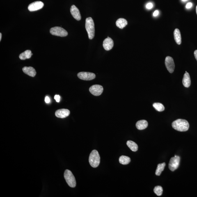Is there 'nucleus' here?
I'll return each mask as SVG.
<instances>
[{
  "instance_id": "obj_1",
  "label": "nucleus",
  "mask_w": 197,
  "mask_h": 197,
  "mask_svg": "<svg viewBox=\"0 0 197 197\" xmlns=\"http://www.w3.org/2000/svg\"><path fill=\"white\" fill-rule=\"evenodd\" d=\"M172 126L176 130L183 132L187 131L189 129V125L187 120L178 119L173 122Z\"/></svg>"
},
{
  "instance_id": "obj_2",
  "label": "nucleus",
  "mask_w": 197,
  "mask_h": 197,
  "mask_svg": "<svg viewBox=\"0 0 197 197\" xmlns=\"http://www.w3.org/2000/svg\"><path fill=\"white\" fill-rule=\"evenodd\" d=\"M85 27L88 33L89 38L92 40L95 36V29L94 22L91 17L86 18Z\"/></svg>"
},
{
  "instance_id": "obj_3",
  "label": "nucleus",
  "mask_w": 197,
  "mask_h": 197,
  "mask_svg": "<svg viewBox=\"0 0 197 197\" xmlns=\"http://www.w3.org/2000/svg\"><path fill=\"white\" fill-rule=\"evenodd\" d=\"M89 162L91 166L97 168L100 163V156L97 150L92 151L90 153L89 158Z\"/></svg>"
},
{
  "instance_id": "obj_4",
  "label": "nucleus",
  "mask_w": 197,
  "mask_h": 197,
  "mask_svg": "<svg viewBox=\"0 0 197 197\" xmlns=\"http://www.w3.org/2000/svg\"><path fill=\"white\" fill-rule=\"evenodd\" d=\"M64 177L66 181L70 187L74 188L76 187V182L75 177L71 172L68 169L65 170Z\"/></svg>"
},
{
  "instance_id": "obj_5",
  "label": "nucleus",
  "mask_w": 197,
  "mask_h": 197,
  "mask_svg": "<svg viewBox=\"0 0 197 197\" xmlns=\"http://www.w3.org/2000/svg\"><path fill=\"white\" fill-rule=\"evenodd\" d=\"M50 32L51 34L61 37H66L68 34V32L63 28L60 27L51 28Z\"/></svg>"
},
{
  "instance_id": "obj_6",
  "label": "nucleus",
  "mask_w": 197,
  "mask_h": 197,
  "mask_svg": "<svg viewBox=\"0 0 197 197\" xmlns=\"http://www.w3.org/2000/svg\"><path fill=\"white\" fill-rule=\"evenodd\" d=\"M180 156L175 155L170 159L169 168L172 171H174L178 168L180 164Z\"/></svg>"
},
{
  "instance_id": "obj_7",
  "label": "nucleus",
  "mask_w": 197,
  "mask_h": 197,
  "mask_svg": "<svg viewBox=\"0 0 197 197\" xmlns=\"http://www.w3.org/2000/svg\"><path fill=\"white\" fill-rule=\"evenodd\" d=\"M78 77L83 80H91L95 79V74L93 73L89 72H80L77 74Z\"/></svg>"
},
{
  "instance_id": "obj_8",
  "label": "nucleus",
  "mask_w": 197,
  "mask_h": 197,
  "mask_svg": "<svg viewBox=\"0 0 197 197\" xmlns=\"http://www.w3.org/2000/svg\"><path fill=\"white\" fill-rule=\"evenodd\" d=\"M165 65L168 71L172 73L174 71L175 65L173 58L170 56H167L165 60Z\"/></svg>"
},
{
  "instance_id": "obj_9",
  "label": "nucleus",
  "mask_w": 197,
  "mask_h": 197,
  "mask_svg": "<svg viewBox=\"0 0 197 197\" xmlns=\"http://www.w3.org/2000/svg\"><path fill=\"white\" fill-rule=\"evenodd\" d=\"M103 90V88L102 86L99 85H94L90 87L89 91L92 94L95 96H98L102 94Z\"/></svg>"
},
{
  "instance_id": "obj_10",
  "label": "nucleus",
  "mask_w": 197,
  "mask_h": 197,
  "mask_svg": "<svg viewBox=\"0 0 197 197\" xmlns=\"http://www.w3.org/2000/svg\"><path fill=\"white\" fill-rule=\"evenodd\" d=\"M44 6V3L41 1H35L31 3L28 6V10L30 11H35L43 8Z\"/></svg>"
},
{
  "instance_id": "obj_11",
  "label": "nucleus",
  "mask_w": 197,
  "mask_h": 197,
  "mask_svg": "<svg viewBox=\"0 0 197 197\" xmlns=\"http://www.w3.org/2000/svg\"><path fill=\"white\" fill-rule=\"evenodd\" d=\"M70 12L72 16L77 21H80L81 19V16L80 12L78 8L75 5H73L71 7Z\"/></svg>"
},
{
  "instance_id": "obj_12",
  "label": "nucleus",
  "mask_w": 197,
  "mask_h": 197,
  "mask_svg": "<svg viewBox=\"0 0 197 197\" xmlns=\"http://www.w3.org/2000/svg\"><path fill=\"white\" fill-rule=\"evenodd\" d=\"M103 47L105 50H110L113 46V41L112 39L109 37L106 38L103 42Z\"/></svg>"
},
{
  "instance_id": "obj_13",
  "label": "nucleus",
  "mask_w": 197,
  "mask_h": 197,
  "mask_svg": "<svg viewBox=\"0 0 197 197\" xmlns=\"http://www.w3.org/2000/svg\"><path fill=\"white\" fill-rule=\"evenodd\" d=\"M70 110L68 109H59L56 111L55 115L58 118H64L68 117L70 115Z\"/></svg>"
},
{
  "instance_id": "obj_14",
  "label": "nucleus",
  "mask_w": 197,
  "mask_h": 197,
  "mask_svg": "<svg viewBox=\"0 0 197 197\" xmlns=\"http://www.w3.org/2000/svg\"><path fill=\"white\" fill-rule=\"evenodd\" d=\"M22 70L25 74L31 77H34L36 74V71L32 67H25L23 68Z\"/></svg>"
},
{
  "instance_id": "obj_15",
  "label": "nucleus",
  "mask_w": 197,
  "mask_h": 197,
  "mask_svg": "<svg viewBox=\"0 0 197 197\" xmlns=\"http://www.w3.org/2000/svg\"><path fill=\"white\" fill-rule=\"evenodd\" d=\"M182 82L183 85L186 87L188 88L190 86L191 84L190 77L189 74L187 71L186 72V73L184 74Z\"/></svg>"
},
{
  "instance_id": "obj_16",
  "label": "nucleus",
  "mask_w": 197,
  "mask_h": 197,
  "mask_svg": "<svg viewBox=\"0 0 197 197\" xmlns=\"http://www.w3.org/2000/svg\"><path fill=\"white\" fill-rule=\"evenodd\" d=\"M148 122L145 120H139L136 122V126L137 129L139 130H143L145 129L148 127Z\"/></svg>"
},
{
  "instance_id": "obj_17",
  "label": "nucleus",
  "mask_w": 197,
  "mask_h": 197,
  "mask_svg": "<svg viewBox=\"0 0 197 197\" xmlns=\"http://www.w3.org/2000/svg\"><path fill=\"white\" fill-rule=\"evenodd\" d=\"M174 36L176 42L178 45H180L182 43V37H181V33L178 29H176L174 31Z\"/></svg>"
},
{
  "instance_id": "obj_18",
  "label": "nucleus",
  "mask_w": 197,
  "mask_h": 197,
  "mask_svg": "<svg viewBox=\"0 0 197 197\" xmlns=\"http://www.w3.org/2000/svg\"><path fill=\"white\" fill-rule=\"evenodd\" d=\"M128 24L127 21L126 19L120 18L118 19L116 22V25L120 29H123Z\"/></svg>"
},
{
  "instance_id": "obj_19",
  "label": "nucleus",
  "mask_w": 197,
  "mask_h": 197,
  "mask_svg": "<svg viewBox=\"0 0 197 197\" xmlns=\"http://www.w3.org/2000/svg\"><path fill=\"white\" fill-rule=\"evenodd\" d=\"M33 54H32L31 51L28 50L25 51L24 52L21 54L19 56V58H20L21 60H22L29 59V58L31 57V56Z\"/></svg>"
},
{
  "instance_id": "obj_20",
  "label": "nucleus",
  "mask_w": 197,
  "mask_h": 197,
  "mask_svg": "<svg viewBox=\"0 0 197 197\" xmlns=\"http://www.w3.org/2000/svg\"><path fill=\"white\" fill-rule=\"evenodd\" d=\"M126 144L127 146L132 151L134 152L137 151L138 149V145L134 142L131 141H128Z\"/></svg>"
},
{
  "instance_id": "obj_21",
  "label": "nucleus",
  "mask_w": 197,
  "mask_h": 197,
  "mask_svg": "<svg viewBox=\"0 0 197 197\" xmlns=\"http://www.w3.org/2000/svg\"><path fill=\"white\" fill-rule=\"evenodd\" d=\"M166 166V164L165 163L158 165L155 172L156 175L158 176H160L162 172L164 170Z\"/></svg>"
},
{
  "instance_id": "obj_22",
  "label": "nucleus",
  "mask_w": 197,
  "mask_h": 197,
  "mask_svg": "<svg viewBox=\"0 0 197 197\" xmlns=\"http://www.w3.org/2000/svg\"><path fill=\"white\" fill-rule=\"evenodd\" d=\"M130 158L125 156H120L119 159V162L120 164L123 165L128 164L130 162Z\"/></svg>"
},
{
  "instance_id": "obj_23",
  "label": "nucleus",
  "mask_w": 197,
  "mask_h": 197,
  "mask_svg": "<svg viewBox=\"0 0 197 197\" xmlns=\"http://www.w3.org/2000/svg\"><path fill=\"white\" fill-rule=\"evenodd\" d=\"M153 106L156 110L161 112L164 110L165 107L164 105L160 103H155L153 104Z\"/></svg>"
},
{
  "instance_id": "obj_24",
  "label": "nucleus",
  "mask_w": 197,
  "mask_h": 197,
  "mask_svg": "<svg viewBox=\"0 0 197 197\" xmlns=\"http://www.w3.org/2000/svg\"><path fill=\"white\" fill-rule=\"evenodd\" d=\"M154 192L157 196H160L163 193V188L160 186H156L154 189Z\"/></svg>"
},
{
  "instance_id": "obj_25",
  "label": "nucleus",
  "mask_w": 197,
  "mask_h": 197,
  "mask_svg": "<svg viewBox=\"0 0 197 197\" xmlns=\"http://www.w3.org/2000/svg\"><path fill=\"white\" fill-rule=\"evenodd\" d=\"M153 7V5L152 3H149L146 5V8L148 9H150Z\"/></svg>"
},
{
  "instance_id": "obj_26",
  "label": "nucleus",
  "mask_w": 197,
  "mask_h": 197,
  "mask_svg": "<svg viewBox=\"0 0 197 197\" xmlns=\"http://www.w3.org/2000/svg\"><path fill=\"white\" fill-rule=\"evenodd\" d=\"M54 99H55L57 102H59L60 101V97L59 95H55L54 97Z\"/></svg>"
},
{
  "instance_id": "obj_27",
  "label": "nucleus",
  "mask_w": 197,
  "mask_h": 197,
  "mask_svg": "<svg viewBox=\"0 0 197 197\" xmlns=\"http://www.w3.org/2000/svg\"><path fill=\"white\" fill-rule=\"evenodd\" d=\"M192 6V3L191 2L188 3H187V5L186 6V8L187 9H189L191 8V7Z\"/></svg>"
},
{
  "instance_id": "obj_28",
  "label": "nucleus",
  "mask_w": 197,
  "mask_h": 197,
  "mask_svg": "<svg viewBox=\"0 0 197 197\" xmlns=\"http://www.w3.org/2000/svg\"><path fill=\"white\" fill-rule=\"evenodd\" d=\"M45 102L47 103H49L50 102V99L49 97H45Z\"/></svg>"
},
{
  "instance_id": "obj_29",
  "label": "nucleus",
  "mask_w": 197,
  "mask_h": 197,
  "mask_svg": "<svg viewBox=\"0 0 197 197\" xmlns=\"http://www.w3.org/2000/svg\"><path fill=\"white\" fill-rule=\"evenodd\" d=\"M159 14V11L158 10H156L154 12L153 15L154 17H156Z\"/></svg>"
},
{
  "instance_id": "obj_30",
  "label": "nucleus",
  "mask_w": 197,
  "mask_h": 197,
  "mask_svg": "<svg viewBox=\"0 0 197 197\" xmlns=\"http://www.w3.org/2000/svg\"><path fill=\"white\" fill-rule=\"evenodd\" d=\"M194 54L195 58H196L197 61V50L195 51L194 52Z\"/></svg>"
},
{
  "instance_id": "obj_31",
  "label": "nucleus",
  "mask_w": 197,
  "mask_h": 197,
  "mask_svg": "<svg viewBox=\"0 0 197 197\" xmlns=\"http://www.w3.org/2000/svg\"><path fill=\"white\" fill-rule=\"evenodd\" d=\"M2 36V34L1 33H0V41H1V40Z\"/></svg>"
},
{
  "instance_id": "obj_32",
  "label": "nucleus",
  "mask_w": 197,
  "mask_h": 197,
  "mask_svg": "<svg viewBox=\"0 0 197 197\" xmlns=\"http://www.w3.org/2000/svg\"><path fill=\"white\" fill-rule=\"evenodd\" d=\"M188 1V0H182V1L183 2H186Z\"/></svg>"
},
{
  "instance_id": "obj_33",
  "label": "nucleus",
  "mask_w": 197,
  "mask_h": 197,
  "mask_svg": "<svg viewBox=\"0 0 197 197\" xmlns=\"http://www.w3.org/2000/svg\"><path fill=\"white\" fill-rule=\"evenodd\" d=\"M196 14H197V6L196 7Z\"/></svg>"
}]
</instances>
